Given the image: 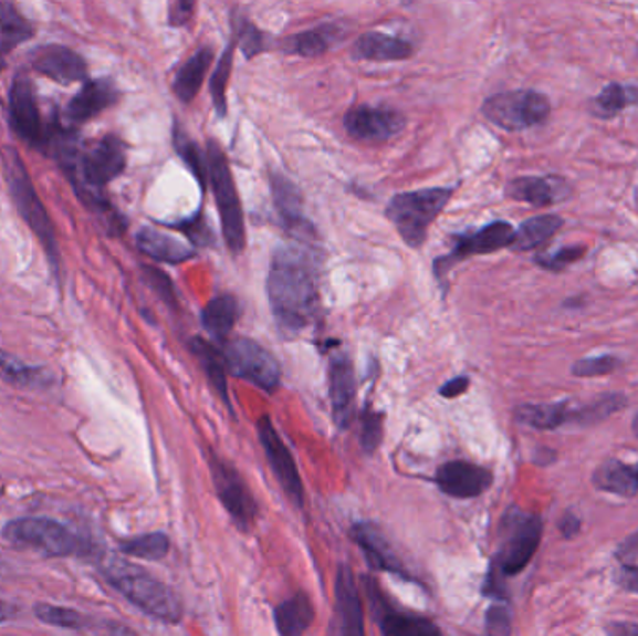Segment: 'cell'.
Here are the masks:
<instances>
[{"label":"cell","mask_w":638,"mask_h":636,"mask_svg":"<svg viewBox=\"0 0 638 636\" xmlns=\"http://www.w3.org/2000/svg\"><path fill=\"white\" fill-rule=\"evenodd\" d=\"M268 295L276 322L287 333H297L314 320L320 292L308 250L297 244L276 250L269 269Z\"/></svg>","instance_id":"obj_1"},{"label":"cell","mask_w":638,"mask_h":636,"mask_svg":"<svg viewBox=\"0 0 638 636\" xmlns=\"http://www.w3.org/2000/svg\"><path fill=\"white\" fill-rule=\"evenodd\" d=\"M103 573L119 594L151 618L167 624H178L184 618L181 599L170 586L151 577L148 571L114 559L103 567Z\"/></svg>","instance_id":"obj_2"},{"label":"cell","mask_w":638,"mask_h":636,"mask_svg":"<svg viewBox=\"0 0 638 636\" xmlns=\"http://www.w3.org/2000/svg\"><path fill=\"white\" fill-rule=\"evenodd\" d=\"M2 170H4L8 189H10V195H12V200L15 204V208H18L19 215L23 217L27 227L40 239L51 268L54 271H59V244H56L53 222L49 219L48 211L43 208L40 197H38L34 184H32V179H30L29 173L24 168L23 159L10 146L2 149Z\"/></svg>","instance_id":"obj_3"},{"label":"cell","mask_w":638,"mask_h":636,"mask_svg":"<svg viewBox=\"0 0 638 636\" xmlns=\"http://www.w3.org/2000/svg\"><path fill=\"white\" fill-rule=\"evenodd\" d=\"M124 168H126V148L119 138L108 135L92 144L83 155H79L70 167V173L79 197L84 198L86 206L108 211L107 202L96 195V190L118 178Z\"/></svg>","instance_id":"obj_4"},{"label":"cell","mask_w":638,"mask_h":636,"mask_svg":"<svg viewBox=\"0 0 638 636\" xmlns=\"http://www.w3.org/2000/svg\"><path fill=\"white\" fill-rule=\"evenodd\" d=\"M543 523L536 513L512 508L504 513L501 523V543L491 570L501 577H515L534 559L542 542Z\"/></svg>","instance_id":"obj_5"},{"label":"cell","mask_w":638,"mask_h":636,"mask_svg":"<svg viewBox=\"0 0 638 636\" xmlns=\"http://www.w3.org/2000/svg\"><path fill=\"white\" fill-rule=\"evenodd\" d=\"M452 195L453 189L447 187L401 192L388 202L387 217L409 247H420Z\"/></svg>","instance_id":"obj_6"},{"label":"cell","mask_w":638,"mask_h":636,"mask_svg":"<svg viewBox=\"0 0 638 636\" xmlns=\"http://www.w3.org/2000/svg\"><path fill=\"white\" fill-rule=\"evenodd\" d=\"M208 174L216 192L217 208L221 215L222 233L227 239L228 249L232 250L233 254H241L247 243L243 209L227 155L222 154L221 146L213 140H209L208 144Z\"/></svg>","instance_id":"obj_7"},{"label":"cell","mask_w":638,"mask_h":636,"mask_svg":"<svg viewBox=\"0 0 638 636\" xmlns=\"http://www.w3.org/2000/svg\"><path fill=\"white\" fill-rule=\"evenodd\" d=\"M482 113L491 124L506 132H525L547 122L550 97L536 90H512L491 95L482 105Z\"/></svg>","instance_id":"obj_8"},{"label":"cell","mask_w":638,"mask_h":636,"mask_svg":"<svg viewBox=\"0 0 638 636\" xmlns=\"http://www.w3.org/2000/svg\"><path fill=\"white\" fill-rule=\"evenodd\" d=\"M2 535L15 548L32 549L45 556H73L86 549L77 535L53 519H15L4 526Z\"/></svg>","instance_id":"obj_9"},{"label":"cell","mask_w":638,"mask_h":636,"mask_svg":"<svg viewBox=\"0 0 638 636\" xmlns=\"http://www.w3.org/2000/svg\"><path fill=\"white\" fill-rule=\"evenodd\" d=\"M224 363L230 374L247 379L265 393H273L281 383V364L254 340L238 338L224 350Z\"/></svg>","instance_id":"obj_10"},{"label":"cell","mask_w":638,"mask_h":636,"mask_svg":"<svg viewBox=\"0 0 638 636\" xmlns=\"http://www.w3.org/2000/svg\"><path fill=\"white\" fill-rule=\"evenodd\" d=\"M209 470H211V480H213L217 497L224 505L228 515L232 518L233 524L241 532H247L258 515V504L252 497L251 489L241 478L238 469L216 453L209 458Z\"/></svg>","instance_id":"obj_11"},{"label":"cell","mask_w":638,"mask_h":636,"mask_svg":"<svg viewBox=\"0 0 638 636\" xmlns=\"http://www.w3.org/2000/svg\"><path fill=\"white\" fill-rule=\"evenodd\" d=\"M257 429L258 439L262 442L263 452H265V458H268L269 465L273 469V475L276 476V480L281 483V488L284 489V493L287 494V499L292 500L297 508H301V505L305 504V486H303V480H301L297 465H295V459H293L290 448L282 440L281 435L271 423V418H260Z\"/></svg>","instance_id":"obj_12"},{"label":"cell","mask_w":638,"mask_h":636,"mask_svg":"<svg viewBox=\"0 0 638 636\" xmlns=\"http://www.w3.org/2000/svg\"><path fill=\"white\" fill-rule=\"evenodd\" d=\"M10 122L19 138L34 148L48 149L51 132L45 129L42 114L38 108L36 95L32 83L24 75H19L10 90Z\"/></svg>","instance_id":"obj_13"},{"label":"cell","mask_w":638,"mask_h":636,"mask_svg":"<svg viewBox=\"0 0 638 636\" xmlns=\"http://www.w3.org/2000/svg\"><path fill=\"white\" fill-rule=\"evenodd\" d=\"M404 114L393 108L368 107L360 105L344 116V127L349 137L363 143H385L406 129Z\"/></svg>","instance_id":"obj_14"},{"label":"cell","mask_w":638,"mask_h":636,"mask_svg":"<svg viewBox=\"0 0 638 636\" xmlns=\"http://www.w3.org/2000/svg\"><path fill=\"white\" fill-rule=\"evenodd\" d=\"M437 488L453 499H474L493 483L491 470L469 461H448L436 472Z\"/></svg>","instance_id":"obj_15"},{"label":"cell","mask_w":638,"mask_h":636,"mask_svg":"<svg viewBox=\"0 0 638 636\" xmlns=\"http://www.w3.org/2000/svg\"><path fill=\"white\" fill-rule=\"evenodd\" d=\"M336 611H334L333 636H364L363 599L349 565H338L336 573Z\"/></svg>","instance_id":"obj_16"},{"label":"cell","mask_w":638,"mask_h":636,"mask_svg":"<svg viewBox=\"0 0 638 636\" xmlns=\"http://www.w3.org/2000/svg\"><path fill=\"white\" fill-rule=\"evenodd\" d=\"M328 394L333 405L334 423L338 424V428L346 429L352 424L355 413L357 383L352 361L344 353H336L328 363Z\"/></svg>","instance_id":"obj_17"},{"label":"cell","mask_w":638,"mask_h":636,"mask_svg":"<svg viewBox=\"0 0 638 636\" xmlns=\"http://www.w3.org/2000/svg\"><path fill=\"white\" fill-rule=\"evenodd\" d=\"M573 187L561 176H525L506 185V195L517 202L531 204L534 208H547L572 197Z\"/></svg>","instance_id":"obj_18"},{"label":"cell","mask_w":638,"mask_h":636,"mask_svg":"<svg viewBox=\"0 0 638 636\" xmlns=\"http://www.w3.org/2000/svg\"><path fill=\"white\" fill-rule=\"evenodd\" d=\"M30 64L45 77L62 84L77 83L86 79V64L72 49L64 45H43L30 54Z\"/></svg>","instance_id":"obj_19"},{"label":"cell","mask_w":638,"mask_h":636,"mask_svg":"<svg viewBox=\"0 0 638 636\" xmlns=\"http://www.w3.org/2000/svg\"><path fill=\"white\" fill-rule=\"evenodd\" d=\"M353 542L357 543L364 556L368 560L372 570L398 575V577L411 578L407 575L406 567L394 553L381 529L372 523H358L352 529Z\"/></svg>","instance_id":"obj_20"},{"label":"cell","mask_w":638,"mask_h":636,"mask_svg":"<svg viewBox=\"0 0 638 636\" xmlns=\"http://www.w3.org/2000/svg\"><path fill=\"white\" fill-rule=\"evenodd\" d=\"M368 594H370L372 603H374V611L379 608L377 624L381 627L383 636H441L439 625L433 624L431 619L387 607V603L383 599L381 592L376 588V584L370 583Z\"/></svg>","instance_id":"obj_21"},{"label":"cell","mask_w":638,"mask_h":636,"mask_svg":"<svg viewBox=\"0 0 638 636\" xmlns=\"http://www.w3.org/2000/svg\"><path fill=\"white\" fill-rule=\"evenodd\" d=\"M513 238H515V230H513L512 225L504 222V220H496L488 227L480 228L477 232L458 238L452 254H450V262L506 249V247H512Z\"/></svg>","instance_id":"obj_22"},{"label":"cell","mask_w":638,"mask_h":636,"mask_svg":"<svg viewBox=\"0 0 638 636\" xmlns=\"http://www.w3.org/2000/svg\"><path fill=\"white\" fill-rule=\"evenodd\" d=\"M118 100V90L107 79H97L84 84L81 92L67 105L66 116L73 124L92 119Z\"/></svg>","instance_id":"obj_23"},{"label":"cell","mask_w":638,"mask_h":636,"mask_svg":"<svg viewBox=\"0 0 638 636\" xmlns=\"http://www.w3.org/2000/svg\"><path fill=\"white\" fill-rule=\"evenodd\" d=\"M412 54L411 43L383 32H366L353 43V56L370 62L406 60Z\"/></svg>","instance_id":"obj_24"},{"label":"cell","mask_w":638,"mask_h":636,"mask_svg":"<svg viewBox=\"0 0 638 636\" xmlns=\"http://www.w3.org/2000/svg\"><path fill=\"white\" fill-rule=\"evenodd\" d=\"M275 625L281 636H303L316 618L314 605L305 592H297L275 608Z\"/></svg>","instance_id":"obj_25"},{"label":"cell","mask_w":638,"mask_h":636,"mask_svg":"<svg viewBox=\"0 0 638 636\" xmlns=\"http://www.w3.org/2000/svg\"><path fill=\"white\" fill-rule=\"evenodd\" d=\"M594 488L618 497H635L638 493V463H621L620 459H607L592 476Z\"/></svg>","instance_id":"obj_26"},{"label":"cell","mask_w":638,"mask_h":636,"mask_svg":"<svg viewBox=\"0 0 638 636\" xmlns=\"http://www.w3.org/2000/svg\"><path fill=\"white\" fill-rule=\"evenodd\" d=\"M137 244L144 254L156 258L159 262L181 263L195 257V250L189 244L154 228H143L138 232Z\"/></svg>","instance_id":"obj_27"},{"label":"cell","mask_w":638,"mask_h":636,"mask_svg":"<svg viewBox=\"0 0 638 636\" xmlns=\"http://www.w3.org/2000/svg\"><path fill=\"white\" fill-rule=\"evenodd\" d=\"M575 413L567 402L558 404H525L515 409V418L534 429H558L564 424H575Z\"/></svg>","instance_id":"obj_28"},{"label":"cell","mask_w":638,"mask_h":636,"mask_svg":"<svg viewBox=\"0 0 638 636\" xmlns=\"http://www.w3.org/2000/svg\"><path fill=\"white\" fill-rule=\"evenodd\" d=\"M342 38H344V30L338 24H322V27L306 30L286 40L284 51L305 56V59H314V56L327 53L328 49L341 42Z\"/></svg>","instance_id":"obj_29"},{"label":"cell","mask_w":638,"mask_h":636,"mask_svg":"<svg viewBox=\"0 0 638 636\" xmlns=\"http://www.w3.org/2000/svg\"><path fill=\"white\" fill-rule=\"evenodd\" d=\"M211 60H213L211 49H198L197 53L192 54L191 59L179 67L172 84L174 94L178 95L179 102L191 103L197 97L203 77L211 66Z\"/></svg>","instance_id":"obj_30"},{"label":"cell","mask_w":638,"mask_h":636,"mask_svg":"<svg viewBox=\"0 0 638 636\" xmlns=\"http://www.w3.org/2000/svg\"><path fill=\"white\" fill-rule=\"evenodd\" d=\"M562 227H564V220L558 215L532 217L521 225L520 230H515V238H513L510 249L515 250V252L537 249V247L547 243L551 238H555L556 233L561 232Z\"/></svg>","instance_id":"obj_31"},{"label":"cell","mask_w":638,"mask_h":636,"mask_svg":"<svg viewBox=\"0 0 638 636\" xmlns=\"http://www.w3.org/2000/svg\"><path fill=\"white\" fill-rule=\"evenodd\" d=\"M0 379L19 388H48L54 377L48 369L24 364L21 358L0 350Z\"/></svg>","instance_id":"obj_32"},{"label":"cell","mask_w":638,"mask_h":636,"mask_svg":"<svg viewBox=\"0 0 638 636\" xmlns=\"http://www.w3.org/2000/svg\"><path fill=\"white\" fill-rule=\"evenodd\" d=\"M239 320V304L232 295L211 299L202 312V325L211 338L224 342Z\"/></svg>","instance_id":"obj_33"},{"label":"cell","mask_w":638,"mask_h":636,"mask_svg":"<svg viewBox=\"0 0 638 636\" xmlns=\"http://www.w3.org/2000/svg\"><path fill=\"white\" fill-rule=\"evenodd\" d=\"M191 352L197 355L198 361L202 364L203 372L208 375L211 387L216 388L217 394L221 396L222 402L230 407V398H228L227 385V363H224V355H222L216 345L209 344L202 338L191 340Z\"/></svg>","instance_id":"obj_34"},{"label":"cell","mask_w":638,"mask_h":636,"mask_svg":"<svg viewBox=\"0 0 638 636\" xmlns=\"http://www.w3.org/2000/svg\"><path fill=\"white\" fill-rule=\"evenodd\" d=\"M638 88L626 84H607L590 103L592 114L597 118L610 119L627 107H637Z\"/></svg>","instance_id":"obj_35"},{"label":"cell","mask_w":638,"mask_h":636,"mask_svg":"<svg viewBox=\"0 0 638 636\" xmlns=\"http://www.w3.org/2000/svg\"><path fill=\"white\" fill-rule=\"evenodd\" d=\"M30 37L32 29L19 13L18 8L10 2H0V70L4 67L2 56Z\"/></svg>","instance_id":"obj_36"},{"label":"cell","mask_w":638,"mask_h":636,"mask_svg":"<svg viewBox=\"0 0 638 636\" xmlns=\"http://www.w3.org/2000/svg\"><path fill=\"white\" fill-rule=\"evenodd\" d=\"M36 618L43 624L60 627V629L92 630L96 635L100 619L90 618L86 614L67 607H54L48 603H38L34 607Z\"/></svg>","instance_id":"obj_37"},{"label":"cell","mask_w":638,"mask_h":636,"mask_svg":"<svg viewBox=\"0 0 638 636\" xmlns=\"http://www.w3.org/2000/svg\"><path fill=\"white\" fill-rule=\"evenodd\" d=\"M271 187H273V200H275L276 209L281 213L282 219L287 227L305 228V220L301 215V195L295 189V185L290 179L282 178L279 174H273L271 178Z\"/></svg>","instance_id":"obj_38"},{"label":"cell","mask_w":638,"mask_h":636,"mask_svg":"<svg viewBox=\"0 0 638 636\" xmlns=\"http://www.w3.org/2000/svg\"><path fill=\"white\" fill-rule=\"evenodd\" d=\"M119 551L133 559L157 562L167 556L170 551V540L163 532H151V534L137 535V538L119 543Z\"/></svg>","instance_id":"obj_39"},{"label":"cell","mask_w":638,"mask_h":636,"mask_svg":"<svg viewBox=\"0 0 638 636\" xmlns=\"http://www.w3.org/2000/svg\"><path fill=\"white\" fill-rule=\"evenodd\" d=\"M626 405L627 398L624 394H603L602 398L577 407L575 424L592 426V424L602 423L605 418H609L610 415L624 409Z\"/></svg>","instance_id":"obj_40"},{"label":"cell","mask_w":638,"mask_h":636,"mask_svg":"<svg viewBox=\"0 0 638 636\" xmlns=\"http://www.w3.org/2000/svg\"><path fill=\"white\" fill-rule=\"evenodd\" d=\"M233 43L228 45L227 51L222 53L221 60L217 62L216 73L211 77V97L219 116L227 114V88L232 72Z\"/></svg>","instance_id":"obj_41"},{"label":"cell","mask_w":638,"mask_h":636,"mask_svg":"<svg viewBox=\"0 0 638 636\" xmlns=\"http://www.w3.org/2000/svg\"><path fill=\"white\" fill-rule=\"evenodd\" d=\"M174 146L178 152L179 157L186 161L187 167L191 168V173L197 176L200 184L206 185L208 181V165H203L200 152H198L197 144L189 140L184 133H174Z\"/></svg>","instance_id":"obj_42"},{"label":"cell","mask_w":638,"mask_h":636,"mask_svg":"<svg viewBox=\"0 0 638 636\" xmlns=\"http://www.w3.org/2000/svg\"><path fill=\"white\" fill-rule=\"evenodd\" d=\"M621 361L615 355H602V357L581 358L572 366V374L577 377H599L609 375L620 368Z\"/></svg>","instance_id":"obj_43"},{"label":"cell","mask_w":638,"mask_h":636,"mask_svg":"<svg viewBox=\"0 0 638 636\" xmlns=\"http://www.w3.org/2000/svg\"><path fill=\"white\" fill-rule=\"evenodd\" d=\"M383 417L376 410L366 409L360 418V445L366 453H374L381 445Z\"/></svg>","instance_id":"obj_44"},{"label":"cell","mask_w":638,"mask_h":636,"mask_svg":"<svg viewBox=\"0 0 638 636\" xmlns=\"http://www.w3.org/2000/svg\"><path fill=\"white\" fill-rule=\"evenodd\" d=\"M586 254V247H566V249L556 250L553 254H543V257L534 258V262L540 268L547 269V271H564L575 262L583 260Z\"/></svg>","instance_id":"obj_45"},{"label":"cell","mask_w":638,"mask_h":636,"mask_svg":"<svg viewBox=\"0 0 638 636\" xmlns=\"http://www.w3.org/2000/svg\"><path fill=\"white\" fill-rule=\"evenodd\" d=\"M488 636H510L512 633V613L506 605H493L485 614Z\"/></svg>","instance_id":"obj_46"},{"label":"cell","mask_w":638,"mask_h":636,"mask_svg":"<svg viewBox=\"0 0 638 636\" xmlns=\"http://www.w3.org/2000/svg\"><path fill=\"white\" fill-rule=\"evenodd\" d=\"M146 277H148L151 288H154L168 304H176V293H174L172 282H170L167 274L157 271V269L146 268Z\"/></svg>","instance_id":"obj_47"},{"label":"cell","mask_w":638,"mask_h":636,"mask_svg":"<svg viewBox=\"0 0 638 636\" xmlns=\"http://www.w3.org/2000/svg\"><path fill=\"white\" fill-rule=\"evenodd\" d=\"M616 584L626 592L638 594V565H621L618 573H616Z\"/></svg>","instance_id":"obj_48"},{"label":"cell","mask_w":638,"mask_h":636,"mask_svg":"<svg viewBox=\"0 0 638 636\" xmlns=\"http://www.w3.org/2000/svg\"><path fill=\"white\" fill-rule=\"evenodd\" d=\"M192 12H195V2H186V0L174 2L172 7H170V12H168V21L174 27H181V24H186L191 19Z\"/></svg>","instance_id":"obj_49"},{"label":"cell","mask_w":638,"mask_h":636,"mask_svg":"<svg viewBox=\"0 0 638 636\" xmlns=\"http://www.w3.org/2000/svg\"><path fill=\"white\" fill-rule=\"evenodd\" d=\"M241 40H243V49H245V54L249 59L260 53L262 37H260V32L254 27H247V30H241Z\"/></svg>","instance_id":"obj_50"},{"label":"cell","mask_w":638,"mask_h":636,"mask_svg":"<svg viewBox=\"0 0 638 636\" xmlns=\"http://www.w3.org/2000/svg\"><path fill=\"white\" fill-rule=\"evenodd\" d=\"M469 385H471V379L466 375H460L456 379L448 380L447 385H442L441 396L448 399L458 398L461 394L467 393Z\"/></svg>","instance_id":"obj_51"},{"label":"cell","mask_w":638,"mask_h":636,"mask_svg":"<svg viewBox=\"0 0 638 636\" xmlns=\"http://www.w3.org/2000/svg\"><path fill=\"white\" fill-rule=\"evenodd\" d=\"M581 519L575 515V513L566 512L562 515L561 523H558V529H561L562 535L566 540H572L575 535L581 532Z\"/></svg>","instance_id":"obj_52"},{"label":"cell","mask_w":638,"mask_h":636,"mask_svg":"<svg viewBox=\"0 0 638 636\" xmlns=\"http://www.w3.org/2000/svg\"><path fill=\"white\" fill-rule=\"evenodd\" d=\"M609 636H638V624L631 622H613L607 625Z\"/></svg>","instance_id":"obj_53"},{"label":"cell","mask_w":638,"mask_h":636,"mask_svg":"<svg viewBox=\"0 0 638 636\" xmlns=\"http://www.w3.org/2000/svg\"><path fill=\"white\" fill-rule=\"evenodd\" d=\"M618 559H621V562H626L627 559H632V556H637L638 554V532L635 535H631L629 540L621 543L620 549H618Z\"/></svg>","instance_id":"obj_54"},{"label":"cell","mask_w":638,"mask_h":636,"mask_svg":"<svg viewBox=\"0 0 638 636\" xmlns=\"http://www.w3.org/2000/svg\"><path fill=\"white\" fill-rule=\"evenodd\" d=\"M19 608L13 605V603H8V601H0V624H7V622H12L13 618H18Z\"/></svg>","instance_id":"obj_55"},{"label":"cell","mask_w":638,"mask_h":636,"mask_svg":"<svg viewBox=\"0 0 638 636\" xmlns=\"http://www.w3.org/2000/svg\"><path fill=\"white\" fill-rule=\"evenodd\" d=\"M631 429H632V435H635V437H637V439H638V413H637V415H635V418H632Z\"/></svg>","instance_id":"obj_56"},{"label":"cell","mask_w":638,"mask_h":636,"mask_svg":"<svg viewBox=\"0 0 638 636\" xmlns=\"http://www.w3.org/2000/svg\"><path fill=\"white\" fill-rule=\"evenodd\" d=\"M635 202H637V208H638V189H637V192H635Z\"/></svg>","instance_id":"obj_57"}]
</instances>
